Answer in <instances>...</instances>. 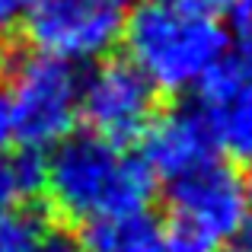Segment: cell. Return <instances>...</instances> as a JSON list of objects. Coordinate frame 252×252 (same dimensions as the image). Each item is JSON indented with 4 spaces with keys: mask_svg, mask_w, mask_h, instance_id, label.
I'll use <instances>...</instances> for the list:
<instances>
[{
    "mask_svg": "<svg viewBox=\"0 0 252 252\" xmlns=\"http://www.w3.org/2000/svg\"><path fill=\"white\" fill-rule=\"evenodd\" d=\"M154 189L157 172L147 160L96 131H74L45 160L48 204L74 223L147 211Z\"/></svg>",
    "mask_w": 252,
    "mask_h": 252,
    "instance_id": "6da1fadb",
    "label": "cell"
},
{
    "mask_svg": "<svg viewBox=\"0 0 252 252\" xmlns=\"http://www.w3.org/2000/svg\"><path fill=\"white\" fill-rule=\"evenodd\" d=\"M128 61L163 93H182L227 58L230 35L217 19L182 13L163 0H144L125 19Z\"/></svg>",
    "mask_w": 252,
    "mask_h": 252,
    "instance_id": "7a4b0ae2",
    "label": "cell"
},
{
    "mask_svg": "<svg viewBox=\"0 0 252 252\" xmlns=\"http://www.w3.org/2000/svg\"><path fill=\"white\" fill-rule=\"evenodd\" d=\"M166 185L169 252H223L246 227L252 189L230 160H211Z\"/></svg>",
    "mask_w": 252,
    "mask_h": 252,
    "instance_id": "3957f363",
    "label": "cell"
},
{
    "mask_svg": "<svg viewBox=\"0 0 252 252\" xmlns=\"http://www.w3.org/2000/svg\"><path fill=\"white\" fill-rule=\"evenodd\" d=\"M10 99L16 112V141L26 150H55L74 134L80 118L83 77L61 58L29 51L10 61Z\"/></svg>",
    "mask_w": 252,
    "mask_h": 252,
    "instance_id": "277c9868",
    "label": "cell"
},
{
    "mask_svg": "<svg viewBox=\"0 0 252 252\" xmlns=\"http://www.w3.org/2000/svg\"><path fill=\"white\" fill-rule=\"evenodd\" d=\"M122 0H29L23 32L32 51L61 61H102L125 32Z\"/></svg>",
    "mask_w": 252,
    "mask_h": 252,
    "instance_id": "5b68a950",
    "label": "cell"
},
{
    "mask_svg": "<svg viewBox=\"0 0 252 252\" xmlns=\"http://www.w3.org/2000/svg\"><path fill=\"white\" fill-rule=\"evenodd\" d=\"M157 93L160 90L128 58H112L83 77L80 118L96 134L115 144H128L144 137L157 118Z\"/></svg>",
    "mask_w": 252,
    "mask_h": 252,
    "instance_id": "8992f818",
    "label": "cell"
},
{
    "mask_svg": "<svg viewBox=\"0 0 252 252\" xmlns=\"http://www.w3.org/2000/svg\"><path fill=\"white\" fill-rule=\"evenodd\" d=\"M198 112L230 163H252V35H243L201 80Z\"/></svg>",
    "mask_w": 252,
    "mask_h": 252,
    "instance_id": "52a82bcc",
    "label": "cell"
},
{
    "mask_svg": "<svg viewBox=\"0 0 252 252\" xmlns=\"http://www.w3.org/2000/svg\"><path fill=\"white\" fill-rule=\"evenodd\" d=\"M217 144L198 105H172L157 112L150 128L141 137V157L157 172V179H176L201 169L204 163L217 160Z\"/></svg>",
    "mask_w": 252,
    "mask_h": 252,
    "instance_id": "ba28073f",
    "label": "cell"
},
{
    "mask_svg": "<svg viewBox=\"0 0 252 252\" xmlns=\"http://www.w3.org/2000/svg\"><path fill=\"white\" fill-rule=\"evenodd\" d=\"M83 252H169L166 227L150 211L112 214L83 223L80 236Z\"/></svg>",
    "mask_w": 252,
    "mask_h": 252,
    "instance_id": "9c48e42d",
    "label": "cell"
},
{
    "mask_svg": "<svg viewBox=\"0 0 252 252\" xmlns=\"http://www.w3.org/2000/svg\"><path fill=\"white\" fill-rule=\"evenodd\" d=\"M45 189V157L38 150H23L10 157L0 154V217L26 208L29 198Z\"/></svg>",
    "mask_w": 252,
    "mask_h": 252,
    "instance_id": "30bf717a",
    "label": "cell"
},
{
    "mask_svg": "<svg viewBox=\"0 0 252 252\" xmlns=\"http://www.w3.org/2000/svg\"><path fill=\"white\" fill-rule=\"evenodd\" d=\"M45 233H48L45 214H38V211H32L26 204V208L13 211V214L0 217V252H26Z\"/></svg>",
    "mask_w": 252,
    "mask_h": 252,
    "instance_id": "8fae6325",
    "label": "cell"
},
{
    "mask_svg": "<svg viewBox=\"0 0 252 252\" xmlns=\"http://www.w3.org/2000/svg\"><path fill=\"white\" fill-rule=\"evenodd\" d=\"M163 3L176 6V10H182V13L208 16V19H217L220 13H230V10H233V0H163Z\"/></svg>",
    "mask_w": 252,
    "mask_h": 252,
    "instance_id": "7c38bea8",
    "label": "cell"
},
{
    "mask_svg": "<svg viewBox=\"0 0 252 252\" xmlns=\"http://www.w3.org/2000/svg\"><path fill=\"white\" fill-rule=\"evenodd\" d=\"M13 141H16V112H13L10 90L0 86V154H6Z\"/></svg>",
    "mask_w": 252,
    "mask_h": 252,
    "instance_id": "4fadbf2b",
    "label": "cell"
},
{
    "mask_svg": "<svg viewBox=\"0 0 252 252\" xmlns=\"http://www.w3.org/2000/svg\"><path fill=\"white\" fill-rule=\"evenodd\" d=\"M26 252H83L80 243L74 240L70 233H61V230H48L35 246H29Z\"/></svg>",
    "mask_w": 252,
    "mask_h": 252,
    "instance_id": "5bb4252c",
    "label": "cell"
},
{
    "mask_svg": "<svg viewBox=\"0 0 252 252\" xmlns=\"http://www.w3.org/2000/svg\"><path fill=\"white\" fill-rule=\"evenodd\" d=\"M26 6H29V0H0V32L23 23Z\"/></svg>",
    "mask_w": 252,
    "mask_h": 252,
    "instance_id": "9a60e30c",
    "label": "cell"
},
{
    "mask_svg": "<svg viewBox=\"0 0 252 252\" xmlns=\"http://www.w3.org/2000/svg\"><path fill=\"white\" fill-rule=\"evenodd\" d=\"M233 19L243 35H252V0H233Z\"/></svg>",
    "mask_w": 252,
    "mask_h": 252,
    "instance_id": "2e32d148",
    "label": "cell"
},
{
    "mask_svg": "<svg viewBox=\"0 0 252 252\" xmlns=\"http://www.w3.org/2000/svg\"><path fill=\"white\" fill-rule=\"evenodd\" d=\"M233 252H252V217L246 220V227L240 230V236L233 240Z\"/></svg>",
    "mask_w": 252,
    "mask_h": 252,
    "instance_id": "e0dca14e",
    "label": "cell"
},
{
    "mask_svg": "<svg viewBox=\"0 0 252 252\" xmlns=\"http://www.w3.org/2000/svg\"><path fill=\"white\" fill-rule=\"evenodd\" d=\"M0 61H3V48H0Z\"/></svg>",
    "mask_w": 252,
    "mask_h": 252,
    "instance_id": "ac0fdd59",
    "label": "cell"
},
{
    "mask_svg": "<svg viewBox=\"0 0 252 252\" xmlns=\"http://www.w3.org/2000/svg\"><path fill=\"white\" fill-rule=\"evenodd\" d=\"M249 189H252V179H249Z\"/></svg>",
    "mask_w": 252,
    "mask_h": 252,
    "instance_id": "d6986e66",
    "label": "cell"
}]
</instances>
